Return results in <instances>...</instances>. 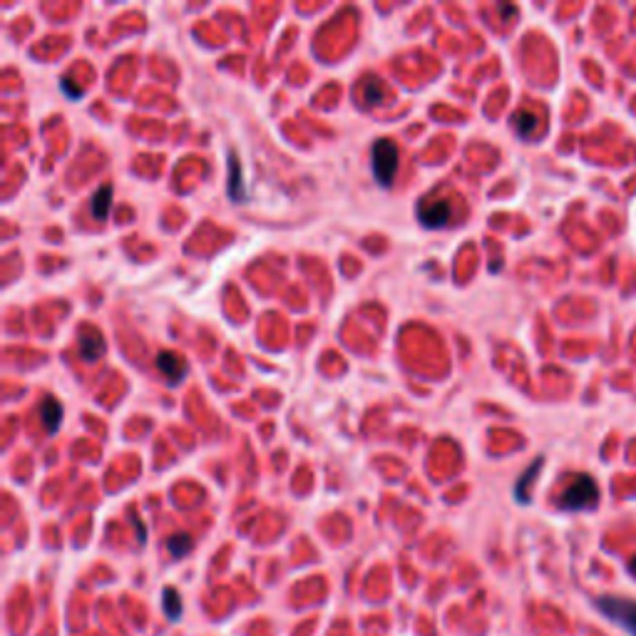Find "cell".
I'll return each instance as SVG.
<instances>
[{
  "mask_svg": "<svg viewBox=\"0 0 636 636\" xmlns=\"http://www.w3.org/2000/svg\"><path fill=\"white\" fill-rule=\"evenodd\" d=\"M599 502V485L594 480L592 475H575L569 480V485L562 490L557 505L562 510H569V512H577V510H592Z\"/></svg>",
  "mask_w": 636,
  "mask_h": 636,
  "instance_id": "1",
  "label": "cell"
},
{
  "mask_svg": "<svg viewBox=\"0 0 636 636\" xmlns=\"http://www.w3.org/2000/svg\"><path fill=\"white\" fill-rule=\"evenodd\" d=\"M398 169V147L390 139H378L371 149V172L376 184L388 189Z\"/></svg>",
  "mask_w": 636,
  "mask_h": 636,
  "instance_id": "2",
  "label": "cell"
},
{
  "mask_svg": "<svg viewBox=\"0 0 636 636\" xmlns=\"http://www.w3.org/2000/svg\"><path fill=\"white\" fill-rule=\"evenodd\" d=\"M597 609L604 614L606 619L617 621L624 631H629L631 636H636V599H626V597H597Z\"/></svg>",
  "mask_w": 636,
  "mask_h": 636,
  "instance_id": "3",
  "label": "cell"
},
{
  "mask_svg": "<svg viewBox=\"0 0 636 636\" xmlns=\"http://www.w3.org/2000/svg\"><path fill=\"white\" fill-rule=\"evenodd\" d=\"M452 206L445 199H423L418 206V219L425 229H440L450 222Z\"/></svg>",
  "mask_w": 636,
  "mask_h": 636,
  "instance_id": "4",
  "label": "cell"
},
{
  "mask_svg": "<svg viewBox=\"0 0 636 636\" xmlns=\"http://www.w3.org/2000/svg\"><path fill=\"white\" fill-rule=\"evenodd\" d=\"M155 363L172 385L177 383V380H182L186 373V363L182 360V356H177V353H172V351H162L160 356H157Z\"/></svg>",
  "mask_w": 636,
  "mask_h": 636,
  "instance_id": "5",
  "label": "cell"
},
{
  "mask_svg": "<svg viewBox=\"0 0 636 636\" xmlns=\"http://www.w3.org/2000/svg\"><path fill=\"white\" fill-rule=\"evenodd\" d=\"M229 197L234 202H247V189H244V180H241V164L234 155H229Z\"/></svg>",
  "mask_w": 636,
  "mask_h": 636,
  "instance_id": "6",
  "label": "cell"
},
{
  "mask_svg": "<svg viewBox=\"0 0 636 636\" xmlns=\"http://www.w3.org/2000/svg\"><path fill=\"white\" fill-rule=\"evenodd\" d=\"M110 206H112V186L110 184H102L97 192L93 194V199H90V211H93V219H97V222H105L107 214H110Z\"/></svg>",
  "mask_w": 636,
  "mask_h": 636,
  "instance_id": "7",
  "label": "cell"
},
{
  "mask_svg": "<svg viewBox=\"0 0 636 636\" xmlns=\"http://www.w3.org/2000/svg\"><path fill=\"white\" fill-rule=\"evenodd\" d=\"M40 421H43L45 430L48 432H57L62 421V405L52 398H45L43 405H40Z\"/></svg>",
  "mask_w": 636,
  "mask_h": 636,
  "instance_id": "8",
  "label": "cell"
},
{
  "mask_svg": "<svg viewBox=\"0 0 636 636\" xmlns=\"http://www.w3.org/2000/svg\"><path fill=\"white\" fill-rule=\"evenodd\" d=\"M380 97H383V87L378 85L376 77H365L363 85H360V99H363V107L378 105Z\"/></svg>",
  "mask_w": 636,
  "mask_h": 636,
  "instance_id": "9",
  "label": "cell"
},
{
  "mask_svg": "<svg viewBox=\"0 0 636 636\" xmlns=\"http://www.w3.org/2000/svg\"><path fill=\"white\" fill-rule=\"evenodd\" d=\"M539 468H542V457H539V460H534V463L530 465V470H527L525 475H522V480L517 482L514 494H517L519 502H530V492H527V488H530V482L534 480V475L539 472Z\"/></svg>",
  "mask_w": 636,
  "mask_h": 636,
  "instance_id": "10",
  "label": "cell"
},
{
  "mask_svg": "<svg viewBox=\"0 0 636 636\" xmlns=\"http://www.w3.org/2000/svg\"><path fill=\"white\" fill-rule=\"evenodd\" d=\"M192 537L186 534V532H180V534H172V537L167 539V550L172 557H186L189 552H192Z\"/></svg>",
  "mask_w": 636,
  "mask_h": 636,
  "instance_id": "11",
  "label": "cell"
},
{
  "mask_svg": "<svg viewBox=\"0 0 636 636\" xmlns=\"http://www.w3.org/2000/svg\"><path fill=\"white\" fill-rule=\"evenodd\" d=\"M512 124L519 137H532L534 130H537V117H534L532 112H517L512 117Z\"/></svg>",
  "mask_w": 636,
  "mask_h": 636,
  "instance_id": "12",
  "label": "cell"
},
{
  "mask_svg": "<svg viewBox=\"0 0 636 636\" xmlns=\"http://www.w3.org/2000/svg\"><path fill=\"white\" fill-rule=\"evenodd\" d=\"M105 351V343L99 338H95V336H87V338H80V353H82V358L85 360H97L99 358V353Z\"/></svg>",
  "mask_w": 636,
  "mask_h": 636,
  "instance_id": "13",
  "label": "cell"
},
{
  "mask_svg": "<svg viewBox=\"0 0 636 636\" xmlns=\"http://www.w3.org/2000/svg\"><path fill=\"white\" fill-rule=\"evenodd\" d=\"M162 601H164V612H167L169 619H177L182 614V599H180V594L174 592V589H164V594H162Z\"/></svg>",
  "mask_w": 636,
  "mask_h": 636,
  "instance_id": "14",
  "label": "cell"
},
{
  "mask_svg": "<svg viewBox=\"0 0 636 636\" xmlns=\"http://www.w3.org/2000/svg\"><path fill=\"white\" fill-rule=\"evenodd\" d=\"M62 93L68 95V97H80L82 90H80V87H73V85H70V80H62Z\"/></svg>",
  "mask_w": 636,
  "mask_h": 636,
  "instance_id": "15",
  "label": "cell"
},
{
  "mask_svg": "<svg viewBox=\"0 0 636 636\" xmlns=\"http://www.w3.org/2000/svg\"><path fill=\"white\" fill-rule=\"evenodd\" d=\"M629 572L636 577V557H634V559H631V562H629Z\"/></svg>",
  "mask_w": 636,
  "mask_h": 636,
  "instance_id": "16",
  "label": "cell"
}]
</instances>
